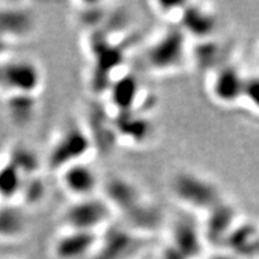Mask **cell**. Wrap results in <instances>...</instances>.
<instances>
[{
    "mask_svg": "<svg viewBox=\"0 0 259 259\" xmlns=\"http://www.w3.org/2000/svg\"><path fill=\"white\" fill-rule=\"evenodd\" d=\"M113 208L106 198L94 196L76 199L65 210L64 223L69 231L96 233L112 218Z\"/></svg>",
    "mask_w": 259,
    "mask_h": 259,
    "instance_id": "obj_1",
    "label": "cell"
},
{
    "mask_svg": "<svg viewBox=\"0 0 259 259\" xmlns=\"http://www.w3.org/2000/svg\"><path fill=\"white\" fill-rule=\"evenodd\" d=\"M5 94L37 96L44 73L36 61L29 58H12L4 61Z\"/></svg>",
    "mask_w": 259,
    "mask_h": 259,
    "instance_id": "obj_2",
    "label": "cell"
},
{
    "mask_svg": "<svg viewBox=\"0 0 259 259\" xmlns=\"http://www.w3.org/2000/svg\"><path fill=\"white\" fill-rule=\"evenodd\" d=\"M171 191L181 203L194 209H211L219 199L218 190L209 180L187 171L174 178Z\"/></svg>",
    "mask_w": 259,
    "mask_h": 259,
    "instance_id": "obj_3",
    "label": "cell"
},
{
    "mask_svg": "<svg viewBox=\"0 0 259 259\" xmlns=\"http://www.w3.org/2000/svg\"><path fill=\"white\" fill-rule=\"evenodd\" d=\"M89 149V138L82 130L77 127L66 128L52 148L50 164L53 169L63 170L71 164L82 162Z\"/></svg>",
    "mask_w": 259,
    "mask_h": 259,
    "instance_id": "obj_4",
    "label": "cell"
},
{
    "mask_svg": "<svg viewBox=\"0 0 259 259\" xmlns=\"http://www.w3.org/2000/svg\"><path fill=\"white\" fill-rule=\"evenodd\" d=\"M247 78L238 67L227 65L216 70L210 78L209 93L216 102L232 106L242 101Z\"/></svg>",
    "mask_w": 259,
    "mask_h": 259,
    "instance_id": "obj_5",
    "label": "cell"
},
{
    "mask_svg": "<svg viewBox=\"0 0 259 259\" xmlns=\"http://www.w3.org/2000/svg\"><path fill=\"white\" fill-rule=\"evenodd\" d=\"M184 37L180 32L171 31L162 35L151 45L147 53V59L151 69L156 71H169L179 66L184 59Z\"/></svg>",
    "mask_w": 259,
    "mask_h": 259,
    "instance_id": "obj_6",
    "label": "cell"
},
{
    "mask_svg": "<svg viewBox=\"0 0 259 259\" xmlns=\"http://www.w3.org/2000/svg\"><path fill=\"white\" fill-rule=\"evenodd\" d=\"M61 185L76 199L90 198L99 189L100 179L96 170L85 162H77L60 170Z\"/></svg>",
    "mask_w": 259,
    "mask_h": 259,
    "instance_id": "obj_7",
    "label": "cell"
},
{
    "mask_svg": "<svg viewBox=\"0 0 259 259\" xmlns=\"http://www.w3.org/2000/svg\"><path fill=\"white\" fill-rule=\"evenodd\" d=\"M36 30V18L30 10L19 5L0 6V31L14 44L25 40Z\"/></svg>",
    "mask_w": 259,
    "mask_h": 259,
    "instance_id": "obj_8",
    "label": "cell"
},
{
    "mask_svg": "<svg viewBox=\"0 0 259 259\" xmlns=\"http://www.w3.org/2000/svg\"><path fill=\"white\" fill-rule=\"evenodd\" d=\"M96 247V233L66 229L54 242L53 254L57 259H82Z\"/></svg>",
    "mask_w": 259,
    "mask_h": 259,
    "instance_id": "obj_9",
    "label": "cell"
},
{
    "mask_svg": "<svg viewBox=\"0 0 259 259\" xmlns=\"http://www.w3.org/2000/svg\"><path fill=\"white\" fill-rule=\"evenodd\" d=\"M106 200L124 212H132L141 203L142 194L138 187L131 181L114 178L106 185Z\"/></svg>",
    "mask_w": 259,
    "mask_h": 259,
    "instance_id": "obj_10",
    "label": "cell"
},
{
    "mask_svg": "<svg viewBox=\"0 0 259 259\" xmlns=\"http://www.w3.org/2000/svg\"><path fill=\"white\" fill-rule=\"evenodd\" d=\"M27 228V219L21 208L11 202L0 205V240L12 241L21 238Z\"/></svg>",
    "mask_w": 259,
    "mask_h": 259,
    "instance_id": "obj_11",
    "label": "cell"
},
{
    "mask_svg": "<svg viewBox=\"0 0 259 259\" xmlns=\"http://www.w3.org/2000/svg\"><path fill=\"white\" fill-rule=\"evenodd\" d=\"M5 105L10 119L18 126L25 125L36 114L37 96L6 94Z\"/></svg>",
    "mask_w": 259,
    "mask_h": 259,
    "instance_id": "obj_12",
    "label": "cell"
},
{
    "mask_svg": "<svg viewBox=\"0 0 259 259\" xmlns=\"http://www.w3.org/2000/svg\"><path fill=\"white\" fill-rule=\"evenodd\" d=\"M8 162H10L24 178L38 176L41 163L37 154L23 144H19L11 149Z\"/></svg>",
    "mask_w": 259,
    "mask_h": 259,
    "instance_id": "obj_13",
    "label": "cell"
},
{
    "mask_svg": "<svg viewBox=\"0 0 259 259\" xmlns=\"http://www.w3.org/2000/svg\"><path fill=\"white\" fill-rule=\"evenodd\" d=\"M24 179L25 178L10 162L3 164L0 167V197L5 202L19 197Z\"/></svg>",
    "mask_w": 259,
    "mask_h": 259,
    "instance_id": "obj_14",
    "label": "cell"
},
{
    "mask_svg": "<svg viewBox=\"0 0 259 259\" xmlns=\"http://www.w3.org/2000/svg\"><path fill=\"white\" fill-rule=\"evenodd\" d=\"M45 193H46V186L44 180L40 179L38 176H35L25 178L19 197L27 204H36L42 199Z\"/></svg>",
    "mask_w": 259,
    "mask_h": 259,
    "instance_id": "obj_15",
    "label": "cell"
},
{
    "mask_svg": "<svg viewBox=\"0 0 259 259\" xmlns=\"http://www.w3.org/2000/svg\"><path fill=\"white\" fill-rule=\"evenodd\" d=\"M242 101L248 103V107L259 112V76L250 77L246 80L245 94Z\"/></svg>",
    "mask_w": 259,
    "mask_h": 259,
    "instance_id": "obj_16",
    "label": "cell"
},
{
    "mask_svg": "<svg viewBox=\"0 0 259 259\" xmlns=\"http://www.w3.org/2000/svg\"><path fill=\"white\" fill-rule=\"evenodd\" d=\"M11 46H12V42L10 41L2 31H0V60L10 53Z\"/></svg>",
    "mask_w": 259,
    "mask_h": 259,
    "instance_id": "obj_17",
    "label": "cell"
},
{
    "mask_svg": "<svg viewBox=\"0 0 259 259\" xmlns=\"http://www.w3.org/2000/svg\"><path fill=\"white\" fill-rule=\"evenodd\" d=\"M119 89V88H118ZM126 90H127V95L128 96H136V89H134V83L127 82L126 80ZM125 94L124 92H121V89L116 90V105H119V107H121L122 100H124Z\"/></svg>",
    "mask_w": 259,
    "mask_h": 259,
    "instance_id": "obj_18",
    "label": "cell"
},
{
    "mask_svg": "<svg viewBox=\"0 0 259 259\" xmlns=\"http://www.w3.org/2000/svg\"><path fill=\"white\" fill-rule=\"evenodd\" d=\"M0 93L5 94V79H4V61L0 60Z\"/></svg>",
    "mask_w": 259,
    "mask_h": 259,
    "instance_id": "obj_19",
    "label": "cell"
},
{
    "mask_svg": "<svg viewBox=\"0 0 259 259\" xmlns=\"http://www.w3.org/2000/svg\"><path fill=\"white\" fill-rule=\"evenodd\" d=\"M212 259H232V258L225 257V255H218V257H213Z\"/></svg>",
    "mask_w": 259,
    "mask_h": 259,
    "instance_id": "obj_20",
    "label": "cell"
}]
</instances>
